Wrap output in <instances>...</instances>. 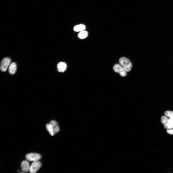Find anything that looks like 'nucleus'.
Segmentation results:
<instances>
[{
	"instance_id": "9d476101",
	"label": "nucleus",
	"mask_w": 173,
	"mask_h": 173,
	"mask_svg": "<svg viewBox=\"0 0 173 173\" xmlns=\"http://www.w3.org/2000/svg\"><path fill=\"white\" fill-rule=\"evenodd\" d=\"M16 65L15 62H13L9 65V73L12 75L14 74L15 73L16 70Z\"/></svg>"
},
{
	"instance_id": "6e6552de",
	"label": "nucleus",
	"mask_w": 173,
	"mask_h": 173,
	"mask_svg": "<svg viewBox=\"0 0 173 173\" xmlns=\"http://www.w3.org/2000/svg\"><path fill=\"white\" fill-rule=\"evenodd\" d=\"M51 125L54 134L58 132L59 130V128L57 122L54 120L51 121L50 123Z\"/></svg>"
},
{
	"instance_id": "1a4fd4ad",
	"label": "nucleus",
	"mask_w": 173,
	"mask_h": 173,
	"mask_svg": "<svg viewBox=\"0 0 173 173\" xmlns=\"http://www.w3.org/2000/svg\"><path fill=\"white\" fill-rule=\"evenodd\" d=\"M67 65L66 64L63 62H60L57 65V70L59 72H63L66 69Z\"/></svg>"
},
{
	"instance_id": "f8f14e48",
	"label": "nucleus",
	"mask_w": 173,
	"mask_h": 173,
	"mask_svg": "<svg viewBox=\"0 0 173 173\" xmlns=\"http://www.w3.org/2000/svg\"><path fill=\"white\" fill-rule=\"evenodd\" d=\"M88 34V32L87 31H80L79 33L78 36L79 38L80 39H84L86 38L87 37Z\"/></svg>"
},
{
	"instance_id": "ddd939ff",
	"label": "nucleus",
	"mask_w": 173,
	"mask_h": 173,
	"mask_svg": "<svg viewBox=\"0 0 173 173\" xmlns=\"http://www.w3.org/2000/svg\"><path fill=\"white\" fill-rule=\"evenodd\" d=\"M46 128L47 130L49 132V134L52 136L54 135V133L52 126L50 124H47L46 125Z\"/></svg>"
},
{
	"instance_id": "f257e3e1",
	"label": "nucleus",
	"mask_w": 173,
	"mask_h": 173,
	"mask_svg": "<svg viewBox=\"0 0 173 173\" xmlns=\"http://www.w3.org/2000/svg\"><path fill=\"white\" fill-rule=\"evenodd\" d=\"M120 65L127 72L130 71L131 69L132 64L130 61L125 57H122L119 60Z\"/></svg>"
},
{
	"instance_id": "f03ea898",
	"label": "nucleus",
	"mask_w": 173,
	"mask_h": 173,
	"mask_svg": "<svg viewBox=\"0 0 173 173\" xmlns=\"http://www.w3.org/2000/svg\"><path fill=\"white\" fill-rule=\"evenodd\" d=\"M161 122L164 125V127L166 129H171L173 127V120L168 118L165 116L161 117Z\"/></svg>"
},
{
	"instance_id": "2eb2a0df",
	"label": "nucleus",
	"mask_w": 173,
	"mask_h": 173,
	"mask_svg": "<svg viewBox=\"0 0 173 173\" xmlns=\"http://www.w3.org/2000/svg\"><path fill=\"white\" fill-rule=\"evenodd\" d=\"M167 131L168 133L169 134L173 135V129L171 130L168 129Z\"/></svg>"
},
{
	"instance_id": "4468645a",
	"label": "nucleus",
	"mask_w": 173,
	"mask_h": 173,
	"mask_svg": "<svg viewBox=\"0 0 173 173\" xmlns=\"http://www.w3.org/2000/svg\"><path fill=\"white\" fill-rule=\"evenodd\" d=\"M165 115L170 119L173 120V112L171 111H167L164 113Z\"/></svg>"
},
{
	"instance_id": "39448f33",
	"label": "nucleus",
	"mask_w": 173,
	"mask_h": 173,
	"mask_svg": "<svg viewBox=\"0 0 173 173\" xmlns=\"http://www.w3.org/2000/svg\"><path fill=\"white\" fill-rule=\"evenodd\" d=\"M11 62L10 59L8 57L5 58L1 61L0 66V70L2 71H6Z\"/></svg>"
},
{
	"instance_id": "0eeeda50",
	"label": "nucleus",
	"mask_w": 173,
	"mask_h": 173,
	"mask_svg": "<svg viewBox=\"0 0 173 173\" xmlns=\"http://www.w3.org/2000/svg\"><path fill=\"white\" fill-rule=\"evenodd\" d=\"M21 168L22 171L24 173L29 171L30 166L29 162L26 160L23 161L21 164Z\"/></svg>"
},
{
	"instance_id": "7ed1b4c3",
	"label": "nucleus",
	"mask_w": 173,
	"mask_h": 173,
	"mask_svg": "<svg viewBox=\"0 0 173 173\" xmlns=\"http://www.w3.org/2000/svg\"><path fill=\"white\" fill-rule=\"evenodd\" d=\"M25 157L28 161L34 162L38 161L41 158V156L38 154L31 153L26 155Z\"/></svg>"
},
{
	"instance_id": "20e7f679",
	"label": "nucleus",
	"mask_w": 173,
	"mask_h": 173,
	"mask_svg": "<svg viewBox=\"0 0 173 173\" xmlns=\"http://www.w3.org/2000/svg\"><path fill=\"white\" fill-rule=\"evenodd\" d=\"M41 165V162L37 161L33 162L30 166L29 172L31 173H35L40 169Z\"/></svg>"
},
{
	"instance_id": "423d86ee",
	"label": "nucleus",
	"mask_w": 173,
	"mask_h": 173,
	"mask_svg": "<svg viewBox=\"0 0 173 173\" xmlns=\"http://www.w3.org/2000/svg\"><path fill=\"white\" fill-rule=\"evenodd\" d=\"M113 68L115 72L119 73L121 76L124 77L126 75V71L120 65L116 64L113 66Z\"/></svg>"
},
{
	"instance_id": "9b49d317",
	"label": "nucleus",
	"mask_w": 173,
	"mask_h": 173,
	"mask_svg": "<svg viewBox=\"0 0 173 173\" xmlns=\"http://www.w3.org/2000/svg\"><path fill=\"white\" fill-rule=\"evenodd\" d=\"M86 28L85 25L82 24H80L75 26L74 28V30L76 32L81 31Z\"/></svg>"
}]
</instances>
